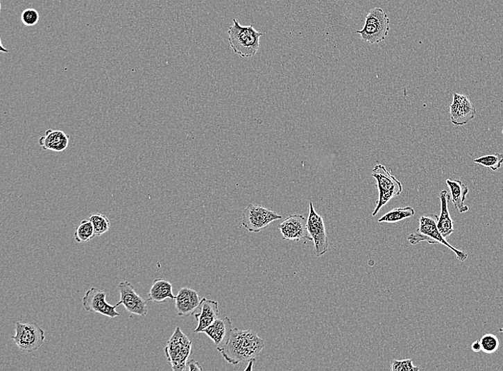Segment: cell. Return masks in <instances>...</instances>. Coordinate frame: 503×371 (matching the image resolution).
<instances>
[{
    "label": "cell",
    "mask_w": 503,
    "mask_h": 371,
    "mask_svg": "<svg viewBox=\"0 0 503 371\" xmlns=\"http://www.w3.org/2000/svg\"><path fill=\"white\" fill-rule=\"evenodd\" d=\"M232 331V320L228 317H223L215 320L203 333L213 341L219 352L228 343Z\"/></svg>",
    "instance_id": "obj_14"
},
{
    "label": "cell",
    "mask_w": 503,
    "mask_h": 371,
    "mask_svg": "<svg viewBox=\"0 0 503 371\" xmlns=\"http://www.w3.org/2000/svg\"><path fill=\"white\" fill-rule=\"evenodd\" d=\"M482 352L486 354H493L495 353L500 345L497 337L492 334H485L480 339Z\"/></svg>",
    "instance_id": "obj_25"
},
{
    "label": "cell",
    "mask_w": 503,
    "mask_h": 371,
    "mask_svg": "<svg viewBox=\"0 0 503 371\" xmlns=\"http://www.w3.org/2000/svg\"><path fill=\"white\" fill-rule=\"evenodd\" d=\"M173 284L165 279H157L153 282L148 294V300L152 302L162 303L167 300H175Z\"/></svg>",
    "instance_id": "obj_18"
},
{
    "label": "cell",
    "mask_w": 503,
    "mask_h": 371,
    "mask_svg": "<svg viewBox=\"0 0 503 371\" xmlns=\"http://www.w3.org/2000/svg\"><path fill=\"white\" fill-rule=\"evenodd\" d=\"M117 290L121 299L116 304L117 307L123 305L129 313L142 317L148 314L147 302L136 293L132 284L128 281L122 282L119 284Z\"/></svg>",
    "instance_id": "obj_10"
},
{
    "label": "cell",
    "mask_w": 503,
    "mask_h": 371,
    "mask_svg": "<svg viewBox=\"0 0 503 371\" xmlns=\"http://www.w3.org/2000/svg\"><path fill=\"white\" fill-rule=\"evenodd\" d=\"M69 137L63 131L48 130L39 139V144L44 150L61 153L69 146Z\"/></svg>",
    "instance_id": "obj_17"
},
{
    "label": "cell",
    "mask_w": 503,
    "mask_h": 371,
    "mask_svg": "<svg viewBox=\"0 0 503 371\" xmlns=\"http://www.w3.org/2000/svg\"><path fill=\"white\" fill-rule=\"evenodd\" d=\"M175 300L177 314L183 317L194 315L201 302L198 293L187 287L182 288L179 291Z\"/></svg>",
    "instance_id": "obj_15"
},
{
    "label": "cell",
    "mask_w": 503,
    "mask_h": 371,
    "mask_svg": "<svg viewBox=\"0 0 503 371\" xmlns=\"http://www.w3.org/2000/svg\"><path fill=\"white\" fill-rule=\"evenodd\" d=\"M186 370H188L189 371H194V370H203V366L200 364L199 362L196 361L194 359H191L187 363Z\"/></svg>",
    "instance_id": "obj_28"
},
{
    "label": "cell",
    "mask_w": 503,
    "mask_h": 371,
    "mask_svg": "<svg viewBox=\"0 0 503 371\" xmlns=\"http://www.w3.org/2000/svg\"><path fill=\"white\" fill-rule=\"evenodd\" d=\"M282 216L261 205L250 204L244 211L241 226L250 232L258 233Z\"/></svg>",
    "instance_id": "obj_8"
},
{
    "label": "cell",
    "mask_w": 503,
    "mask_h": 371,
    "mask_svg": "<svg viewBox=\"0 0 503 371\" xmlns=\"http://www.w3.org/2000/svg\"><path fill=\"white\" fill-rule=\"evenodd\" d=\"M450 114L454 126H463L475 117L476 109L466 95L454 93Z\"/></svg>",
    "instance_id": "obj_12"
},
{
    "label": "cell",
    "mask_w": 503,
    "mask_h": 371,
    "mask_svg": "<svg viewBox=\"0 0 503 371\" xmlns=\"http://www.w3.org/2000/svg\"><path fill=\"white\" fill-rule=\"evenodd\" d=\"M446 184L450 191L452 202L460 213H465L469 210V208L465 205L466 196L469 191V189L461 180H447Z\"/></svg>",
    "instance_id": "obj_20"
},
{
    "label": "cell",
    "mask_w": 503,
    "mask_h": 371,
    "mask_svg": "<svg viewBox=\"0 0 503 371\" xmlns=\"http://www.w3.org/2000/svg\"><path fill=\"white\" fill-rule=\"evenodd\" d=\"M21 20L23 24H25L26 26H35L40 20L39 12L35 9L28 8L22 12Z\"/></svg>",
    "instance_id": "obj_27"
},
{
    "label": "cell",
    "mask_w": 503,
    "mask_h": 371,
    "mask_svg": "<svg viewBox=\"0 0 503 371\" xmlns=\"http://www.w3.org/2000/svg\"><path fill=\"white\" fill-rule=\"evenodd\" d=\"M74 236L78 243H87L94 238V231L92 222L89 219L83 220L76 228Z\"/></svg>",
    "instance_id": "obj_23"
},
{
    "label": "cell",
    "mask_w": 503,
    "mask_h": 371,
    "mask_svg": "<svg viewBox=\"0 0 503 371\" xmlns=\"http://www.w3.org/2000/svg\"><path fill=\"white\" fill-rule=\"evenodd\" d=\"M307 229L311 240L315 245V255L321 257L328 251L329 242L323 216L318 214L313 202L309 203V212L307 218Z\"/></svg>",
    "instance_id": "obj_9"
},
{
    "label": "cell",
    "mask_w": 503,
    "mask_h": 371,
    "mask_svg": "<svg viewBox=\"0 0 503 371\" xmlns=\"http://www.w3.org/2000/svg\"><path fill=\"white\" fill-rule=\"evenodd\" d=\"M416 212L411 207L396 208L383 215L378 219L379 223H396L414 216Z\"/></svg>",
    "instance_id": "obj_21"
},
{
    "label": "cell",
    "mask_w": 503,
    "mask_h": 371,
    "mask_svg": "<svg viewBox=\"0 0 503 371\" xmlns=\"http://www.w3.org/2000/svg\"><path fill=\"white\" fill-rule=\"evenodd\" d=\"M191 351V340L182 332L180 327H176L164 349L167 360L171 363L173 370H185Z\"/></svg>",
    "instance_id": "obj_6"
},
{
    "label": "cell",
    "mask_w": 503,
    "mask_h": 371,
    "mask_svg": "<svg viewBox=\"0 0 503 371\" xmlns=\"http://www.w3.org/2000/svg\"><path fill=\"white\" fill-rule=\"evenodd\" d=\"M474 163L490 168L493 171L498 170L503 164V153L485 155L474 160Z\"/></svg>",
    "instance_id": "obj_24"
},
{
    "label": "cell",
    "mask_w": 503,
    "mask_h": 371,
    "mask_svg": "<svg viewBox=\"0 0 503 371\" xmlns=\"http://www.w3.org/2000/svg\"><path fill=\"white\" fill-rule=\"evenodd\" d=\"M438 216L435 214L421 216L419 220L418 229L408 236V240L412 245H416L422 241H427L429 244L441 243L456 254L460 261L464 262L468 259V254L454 248L447 242L446 238L438 230Z\"/></svg>",
    "instance_id": "obj_3"
},
{
    "label": "cell",
    "mask_w": 503,
    "mask_h": 371,
    "mask_svg": "<svg viewBox=\"0 0 503 371\" xmlns=\"http://www.w3.org/2000/svg\"><path fill=\"white\" fill-rule=\"evenodd\" d=\"M391 370L392 371H418L420 368L414 365L412 359L393 360Z\"/></svg>",
    "instance_id": "obj_26"
},
{
    "label": "cell",
    "mask_w": 503,
    "mask_h": 371,
    "mask_svg": "<svg viewBox=\"0 0 503 371\" xmlns=\"http://www.w3.org/2000/svg\"><path fill=\"white\" fill-rule=\"evenodd\" d=\"M502 135H503V128H502Z\"/></svg>",
    "instance_id": "obj_31"
},
{
    "label": "cell",
    "mask_w": 503,
    "mask_h": 371,
    "mask_svg": "<svg viewBox=\"0 0 503 371\" xmlns=\"http://www.w3.org/2000/svg\"><path fill=\"white\" fill-rule=\"evenodd\" d=\"M89 220L93 225L95 236H101L110 230V222L105 215L94 214L89 216Z\"/></svg>",
    "instance_id": "obj_22"
},
{
    "label": "cell",
    "mask_w": 503,
    "mask_h": 371,
    "mask_svg": "<svg viewBox=\"0 0 503 371\" xmlns=\"http://www.w3.org/2000/svg\"><path fill=\"white\" fill-rule=\"evenodd\" d=\"M11 338L21 351L33 353L41 347L45 340V335L44 330L36 323L17 322L15 335Z\"/></svg>",
    "instance_id": "obj_7"
},
{
    "label": "cell",
    "mask_w": 503,
    "mask_h": 371,
    "mask_svg": "<svg viewBox=\"0 0 503 371\" xmlns=\"http://www.w3.org/2000/svg\"><path fill=\"white\" fill-rule=\"evenodd\" d=\"M198 309L200 312L194 314L198 321V327L194 331L195 334L203 333L218 318L219 313V303L207 300L205 297L201 300Z\"/></svg>",
    "instance_id": "obj_16"
},
{
    "label": "cell",
    "mask_w": 503,
    "mask_h": 371,
    "mask_svg": "<svg viewBox=\"0 0 503 371\" xmlns=\"http://www.w3.org/2000/svg\"><path fill=\"white\" fill-rule=\"evenodd\" d=\"M228 42L233 52L244 58H253L259 51L260 37L265 33L257 31L253 26H242L233 19V26L228 32Z\"/></svg>",
    "instance_id": "obj_2"
},
{
    "label": "cell",
    "mask_w": 503,
    "mask_h": 371,
    "mask_svg": "<svg viewBox=\"0 0 503 371\" xmlns=\"http://www.w3.org/2000/svg\"><path fill=\"white\" fill-rule=\"evenodd\" d=\"M265 346L264 339L256 331L234 329L228 343L219 352L227 362L237 365L256 361Z\"/></svg>",
    "instance_id": "obj_1"
},
{
    "label": "cell",
    "mask_w": 503,
    "mask_h": 371,
    "mask_svg": "<svg viewBox=\"0 0 503 371\" xmlns=\"http://www.w3.org/2000/svg\"><path fill=\"white\" fill-rule=\"evenodd\" d=\"M441 202V212L438 217V228L441 234L445 237H449L454 233V222L450 216L448 204L450 201V196L446 190L440 193Z\"/></svg>",
    "instance_id": "obj_19"
},
{
    "label": "cell",
    "mask_w": 503,
    "mask_h": 371,
    "mask_svg": "<svg viewBox=\"0 0 503 371\" xmlns=\"http://www.w3.org/2000/svg\"><path fill=\"white\" fill-rule=\"evenodd\" d=\"M390 19L388 14L381 8L370 10L366 18V23L361 31H356L362 40L374 44L385 40L390 31Z\"/></svg>",
    "instance_id": "obj_5"
},
{
    "label": "cell",
    "mask_w": 503,
    "mask_h": 371,
    "mask_svg": "<svg viewBox=\"0 0 503 371\" xmlns=\"http://www.w3.org/2000/svg\"><path fill=\"white\" fill-rule=\"evenodd\" d=\"M255 361H249L248 362V365L245 369V371H247V370H253V363H255Z\"/></svg>",
    "instance_id": "obj_30"
},
{
    "label": "cell",
    "mask_w": 503,
    "mask_h": 371,
    "mask_svg": "<svg viewBox=\"0 0 503 371\" xmlns=\"http://www.w3.org/2000/svg\"><path fill=\"white\" fill-rule=\"evenodd\" d=\"M107 293L95 287L89 289L82 300L85 310L89 313H97L111 318L119 316L117 307L110 305L106 300Z\"/></svg>",
    "instance_id": "obj_11"
},
{
    "label": "cell",
    "mask_w": 503,
    "mask_h": 371,
    "mask_svg": "<svg viewBox=\"0 0 503 371\" xmlns=\"http://www.w3.org/2000/svg\"><path fill=\"white\" fill-rule=\"evenodd\" d=\"M471 349H472V352H474L475 353H478V352H480L481 351H482L480 340H477L474 341L472 343V344L471 345Z\"/></svg>",
    "instance_id": "obj_29"
},
{
    "label": "cell",
    "mask_w": 503,
    "mask_h": 371,
    "mask_svg": "<svg viewBox=\"0 0 503 371\" xmlns=\"http://www.w3.org/2000/svg\"><path fill=\"white\" fill-rule=\"evenodd\" d=\"M278 229L284 240L311 241L307 229V219L300 214H293L283 221Z\"/></svg>",
    "instance_id": "obj_13"
},
{
    "label": "cell",
    "mask_w": 503,
    "mask_h": 371,
    "mask_svg": "<svg viewBox=\"0 0 503 371\" xmlns=\"http://www.w3.org/2000/svg\"><path fill=\"white\" fill-rule=\"evenodd\" d=\"M372 177L377 182L379 191L377 206L373 213V216H375L383 207L402 193V185L391 174V171H388L385 166L382 164H377L373 168Z\"/></svg>",
    "instance_id": "obj_4"
}]
</instances>
